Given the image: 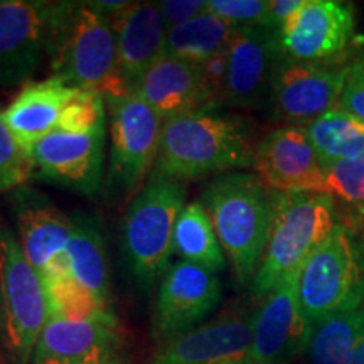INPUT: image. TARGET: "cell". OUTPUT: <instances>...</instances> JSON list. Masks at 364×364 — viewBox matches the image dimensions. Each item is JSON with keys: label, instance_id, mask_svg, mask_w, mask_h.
Instances as JSON below:
<instances>
[{"label": "cell", "instance_id": "6da1fadb", "mask_svg": "<svg viewBox=\"0 0 364 364\" xmlns=\"http://www.w3.org/2000/svg\"><path fill=\"white\" fill-rule=\"evenodd\" d=\"M255 147L248 125L240 118L203 108L164 122L157 172L186 182L253 169Z\"/></svg>", "mask_w": 364, "mask_h": 364}, {"label": "cell", "instance_id": "7a4b0ae2", "mask_svg": "<svg viewBox=\"0 0 364 364\" xmlns=\"http://www.w3.org/2000/svg\"><path fill=\"white\" fill-rule=\"evenodd\" d=\"M201 203L236 280L248 284L257 275L270 238L275 191L257 174L230 172L208 182Z\"/></svg>", "mask_w": 364, "mask_h": 364}, {"label": "cell", "instance_id": "3957f363", "mask_svg": "<svg viewBox=\"0 0 364 364\" xmlns=\"http://www.w3.org/2000/svg\"><path fill=\"white\" fill-rule=\"evenodd\" d=\"M339 221L334 199L324 193H275L270 238L253 279V292L267 297L300 270Z\"/></svg>", "mask_w": 364, "mask_h": 364}, {"label": "cell", "instance_id": "277c9868", "mask_svg": "<svg viewBox=\"0 0 364 364\" xmlns=\"http://www.w3.org/2000/svg\"><path fill=\"white\" fill-rule=\"evenodd\" d=\"M186 184L152 171L132 199L124 220L122 243L136 284L149 289L164 277L172 257L174 226L186 206Z\"/></svg>", "mask_w": 364, "mask_h": 364}, {"label": "cell", "instance_id": "5b68a950", "mask_svg": "<svg viewBox=\"0 0 364 364\" xmlns=\"http://www.w3.org/2000/svg\"><path fill=\"white\" fill-rule=\"evenodd\" d=\"M364 302V236L338 223L299 273V306L312 331Z\"/></svg>", "mask_w": 364, "mask_h": 364}, {"label": "cell", "instance_id": "8992f818", "mask_svg": "<svg viewBox=\"0 0 364 364\" xmlns=\"http://www.w3.org/2000/svg\"><path fill=\"white\" fill-rule=\"evenodd\" d=\"M49 58L53 76L71 88L98 91L103 97L127 93L118 78L115 27L90 2H73Z\"/></svg>", "mask_w": 364, "mask_h": 364}, {"label": "cell", "instance_id": "52a82bcc", "mask_svg": "<svg viewBox=\"0 0 364 364\" xmlns=\"http://www.w3.org/2000/svg\"><path fill=\"white\" fill-rule=\"evenodd\" d=\"M48 321L44 282L27 262L16 235L0 225V344L12 364L33 363Z\"/></svg>", "mask_w": 364, "mask_h": 364}, {"label": "cell", "instance_id": "ba28073f", "mask_svg": "<svg viewBox=\"0 0 364 364\" xmlns=\"http://www.w3.org/2000/svg\"><path fill=\"white\" fill-rule=\"evenodd\" d=\"M110 154L103 189L113 199L139 193L156 169L164 120L135 93L105 97Z\"/></svg>", "mask_w": 364, "mask_h": 364}, {"label": "cell", "instance_id": "9c48e42d", "mask_svg": "<svg viewBox=\"0 0 364 364\" xmlns=\"http://www.w3.org/2000/svg\"><path fill=\"white\" fill-rule=\"evenodd\" d=\"M73 2L0 0V90L24 83L51 54Z\"/></svg>", "mask_w": 364, "mask_h": 364}, {"label": "cell", "instance_id": "30bf717a", "mask_svg": "<svg viewBox=\"0 0 364 364\" xmlns=\"http://www.w3.org/2000/svg\"><path fill=\"white\" fill-rule=\"evenodd\" d=\"M223 299L218 273L179 260L167 268L157 290L152 336L159 344L204 324Z\"/></svg>", "mask_w": 364, "mask_h": 364}, {"label": "cell", "instance_id": "8fae6325", "mask_svg": "<svg viewBox=\"0 0 364 364\" xmlns=\"http://www.w3.org/2000/svg\"><path fill=\"white\" fill-rule=\"evenodd\" d=\"M356 17L351 4L338 0H304L297 12L277 31L284 59L332 65L351 46Z\"/></svg>", "mask_w": 364, "mask_h": 364}, {"label": "cell", "instance_id": "7c38bea8", "mask_svg": "<svg viewBox=\"0 0 364 364\" xmlns=\"http://www.w3.org/2000/svg\"><path fill=\"white\" fill-rule=\"evenodd\" d=\"M11 211L16 238L41 279L70 272L66 250L73 233V218L43 193L27 186L11 193Z\"/></svg>", "mask_w": 364, "mask_h": 364}, {"label": "cell", "instance_id": "4fadbf2b", "mask_svg": "<svg viewBox=\"0 0 364 364\" xmlns=\"http://www.w3.org/2000/svg\"><path fill=\"white\" fill-rule=\"evenodd\" d=\"M348 66L280 59L272 81L270 103L282 122L304 127L339 107Z\"/></svg>", "mask_w": 364, "mask_h": 364}, {"label": "cell", "instance_id": "5bb4252c", "mask_svg": "<svg viewBox=\"0 0 364 364\" xmlns=\"http://www.w3.org/2000/svg\"><path fill=\"white\" fill-rule=\"evenodd\" d=\"M107 130L93 134H70L54 130L29 149L34 174L88 198L105 184Z\"/></svg>", "mask_w": 364, "mask_h": 364}, {"label": "cell", "instance_id": "9a60e30c", "mask_svg": "<svg viewBox=\"0 0 364 364\" xmlns=\"http://www.w3.org/2000/svg\"><path fill=\"white\" fill-rule=\"evenodd\" d=\"M280 59L275 31L262 26L235 29L226 48L223 103L258 108L270 102L273 75Z\"/></svg>", "mask_w": 364, "mask_h": 364}, {"label": "cell", "instance_id": "2e32d148", "mask_svg": "<svg viewBox=\"0 0 364 364\" xmlns=\"http://www.w3.org/2000/svg\"><path fill=\"white\" fill-rule=\"evenodd\" d=\"M253 169L275 193L326 194V167L304 127L287 125L263 136Z\"/></svg>", "mask_w": 364, "mask_h": 364}, {"label": "cell", "instance_id": "e0dca14e", "mask_svg": "<svg viewBox=\"0 0 364 364\" xmlns=\"http://www.w3.org/2000/svg\"><path fill=\"white\" fill-rule=\"evenodd\" d=\"M299 273L300 270L294 272L280 282L255 314L253 339L247 358L285 364L287 359L307 349L312 327L299 306Z\"/></svg>", "mask_w": 364, "mask_h": 364}, {"label": "cell", "instance_id": "ac0fdd59", "mask_svg": "<svg viewBox=\"0 0 364 364\" xmlns=\"http://www.w3.org/2000/svg\"><path fill=\"white\" fill-rule=\"evenodd\" d=\"M33 364H124L118 321L49 318L36 344Z\"/></svg>", "mask_w": 364, "mask_h": 364}, {"label": "cell", "instance_id": "d6986e66", "mask_svg": "<svg viewBox=\"0 0 364 364\" xmlns=\"http://www.w3.org/2000/svg\"><path fill=\"white\" fill-rule=\"evenodd\" d=\"M255 316L228 312L159 346L149 364H226L248 356Z\"/></svg>", "mask_w": 364, "mask_h": 364}, {"label": "cell", "instance_id": "ffe728a7", "mask_svg": "<svg viewBox=\"0 0 364 364\" xmlns=\"http://www.w3.org/2000/svg\"><path fill=\"white\" fill-rule=\"evenodd\" d=\"M112 22L117 36L118 78L127 93H135L154 63L166 54V21L157 2H132Z\"/></svg>", "mask_w": 364, "mask_h": 364}, {"label": "cell", "instance_id": "44dd1931", "mask_svg": "<svg viewBox=\"0 0 364 364\" xmlns=\"http://www.w3.org/2000/svg\"><path fill=\"white\" fill-rule=\"evenodd\" d=\"M135 95L164 122L184 113L215 108L204 85L203 66L164 54L147 71Z\"/></svg>", "mask_w": 364, "mask_h": 364}, {"label": "cell", "instance_id": "7402d4cb", "mask_svg": "<svg viewBox=\"0 0 364 364\" xmlns=\"http://www.w3.org/2000/svg\"><path fill=\"white\" fill-rule=\"evenodd\" d=\"M75 93V88L56 76L33 81L22 86L2 117L17 140L29 150L46 135L58 130L61 113Z\"/></svg>", "mask_w": 364, "mask_h": 364}, {"label": "cell", "instance_id": "603a6c76", "mask_svg": "<svg viewBox=\"0 0 364 364\" xmlns=\"http://www.w3.org/2000/svg\"><path fill=\"white\" fill-rule=\"evenodd\" d=\"M66 255L71 275L102 302L112 306L107 250L97 216H73V233Z\"/></svg>", "mask_w": 364, "mask_h": 364}, {"label": "cell", "instance_id": "cb8c5ba5", "mask_svg": "<svg viewBox=\"0 0 364 364\" xmlns=\"http://www.w3.org/2000/svg\"><path fill=\"white\" fill-rule=\"evenodd\" d=\"M172 252L179 255L181 260L196 263L215 273L226 268L225 252L201 201H191L182 208L174 226Z\"/></svg>", "mask_w": 364, "mask_h": 364}, {"label": "cell", "instance_id": "d4e9b609", "mask_svg": "<svg viewBox=\"0 0 364 364\" xmlns=\"http://www.w3.org/2000/svg\"><path fill=\"white\" fill-rule=\"evenodd\" d=\"M364 339V302L327 317L314 327L307 344L309 364H351Z\"/></svg>", "mask_w": 364, "mask_h": 364}, {"label": "cell", "instance_id": "484cf974", "mask_svg": "<svg viewBox=\"0 0 364 364\" xmlns=\"http://www.w3.org/2000/svg\"><path fill=\"white\" fill-rule=\"evenodd\" d=\"M235 29L208 9L186 24L167 31L166 54L203 65L225 53Z\"/></svg>", "mask_w": 364, "mask_h": 364}, {"label": "cell", "instance_id": "4316f807", "mask_svg": "<svg viewBox=\"0 0 364 364\" xmlns=\"http://www.w3.org/2000/svg\"><path fill=\"white\" fill-rule=\"evenodd\" d=\"M322 164L364 156V122L349 112L334 108L304 125Z\"/></svg>", "mask_w": 364, "mask_h": 364}, {"label": "cell", "instance_id": "83f0119b", "mask_svg": "<svg viewBox=\"0 0 364 364\" xmlns=\"http://www.w3.org/2000/svg\"><path fill=\"white\" fill-rule=\"evenodd\" d=\"M44 282L49 318L66 321H117L112 306L91 294L70 272L56 273Z\"/></svg>", "mask_w": 364, "mask_h": 364}, {"label": "cell", "instance_id": "f1b7e54d", "mask_svg": "<svg viewBox=\"0 0 364 364\" xmlns=\"http://www.w3.org/2000/svg\"><path fill=\"white\" fill-rule=\"evenodd\" d=\"M326 194L334 199L339 221L364 235V156L326 166Z\"/></svg>", "mask_w": 364, "mask_h": 364}, {"label": "cell", "instance_id": "f546056e", "mask_svg": "<svg viewBox=\"0 0 364 364\" xmlns=\"http://www.w3.org/2000/svg\"><path fill=\"white\" fill-rule=\"evenodd\" d=\"M105 97L98 91L76 90L59 118L58 130L70 134H93L108 129Z\"/></svg>", "mask_w": 364, "mask_h": 364}, {"label": "cell", "instance_id": "4dcf8cb0", "mask_svg": "<svg viewBox=\"0 0 364 364\" xmlns=\"http://www.w3.org/2000/svg\"><path fill=\"white\" fill-rule=\"evenodd\" d=\"M33 174L29 150L12 134L0 112V194L26 186Z\"/></svg>", "mask_w": 364, "mask_h": 364}, {"label": "cell", "instance_id": "1f68e13d", "mask_svg": "<svg viewBox=\"0 0 364 364\" xmlns=\"http://www.w3.org/2000/svg\"><path fill=\"white\" fill-rule=\"evenodd\" d=\"M270 0H208L206 9L233 29L265 24Z\"/></svg>", "mask_w": 364, "mask_h": 364}, {"label": "cell", "instance_id": "d6a6232c", "mask_svg": "<svg viewBox=\"0 0 364 364\" xmlns=\"http://www.w3.org/2000/svg\"><path fill=\"white\" fill-rule=\"evenodd\" d=\"M341 110L349 112L364 122V61H354L349 65L348 80H346L344 91L341 95Z\"/></svg>", "mask_w": 364, "mask_h": 364}, {"label": "cell", "instance_id": "836d02e7", "mask_svg": "<svg viewBox=\"0 0 364 364\" xmlns=\"http://www.w3.org/2000/svg\"><path fill=\"white\" fill-rule=\"evenodd\" d=\"M157 4L164 21H166L167 31L172 29V27L186 24V22H189L206 11L204 0H164V2Z\"/></svg>", "mask_w": 364, "mask_h": 364}, {"label": "cell", "instance_id": "e575fe53", "mask_svg": "<svg viewBox=\"0 0 364 364\" xmlns=\"http://www.w3.org/2000/svg\"><path fill=\"white\" fill-rule=\"evenodd\" d=\"M302 2L304 0H270V7H268V14L263 27L277 33L299 11Z\"/></svg>", "mask_w": 364, "mask_h": 364}, {"label": "cell", "instance_id": "d590c367", "mask_svg": "<svg viewBox=\"0 0 364 364\" xmlns=\"http://www.w3.org/2000/svg\"><path fill=\"white\" fill-rule=\"evenodd\" d=\"M351 364H364V339L361 341V344L358 346L356 353H354V356H353Z\"/></svg>", "mask_w": 364, "mask_h": 364}, {"label": "cell", "instance_id": "8d00e7d4", "mask_svg": "<svg viewBox=\"0 0 364 364\" xmlns=\"http://www.w3.org/2000/svg\"><path fill=\"white\" fill-rule=\"evenodd\" d=\"M226 364H280V363H263V361H255V359H250V358H243V359H238V361L226 363Z\"/></svg>", "mask_w": 364, "mask_h": 364}]
</instances>
